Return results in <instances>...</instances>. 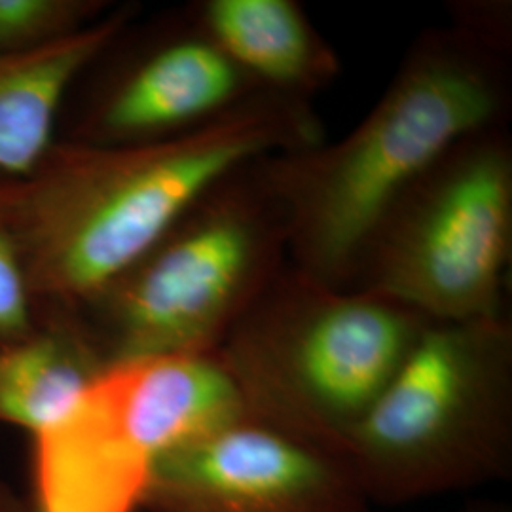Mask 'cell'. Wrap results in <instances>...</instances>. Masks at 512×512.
Returning <instances> with one entry per match:
<instances>
[{
	"mask_svg": "<svg viewBox=\"0 0 512 512\" xmlns=\"http://www.w3.org/2000/svg\"><path fill=\"white\" fill-rule=\"evenodd\" d=\"M323 141L313 101L262 90L158 141H54L25 177L0 179V219L38 310L82 313L224 175Z\"/></svg>",
	"mask_w": 512,
	"mask_h": 512,
	"instance_id": "6da1fadb",
	"label": "cell"
},
{
	"mask_svg": "<svg viewBox=\"0 0 512 512\" xmlns=\"http://www.w3.org/2000/svg\"><path fill=\"white\" fill-rule=\"evenodd\" d=\"M511 52L505 4L456 8L446 27L416 38L348 135L264 160L287 211L296 270L348 291L374 230L404 190L461 139L509 124Z\"/></svg>",
	"mask_w": 512,
	"mask_h": 512,
	"instance_id": "7a4b0ae2",
	"label": "cell"
},
{
	"mask_svg": "<svg viewBox=\"0 0 512 512\" xmlns=\"http://www.w3.org/2000/svg\"><path fill=\"white\" fill-rule=\"evenodd\" d=\"M427 323L384 298L327 287L287 262L215 355L249 420L334 458Z\"/></svg>",
	"mask_w": 512,
	"mask_h": 512,
	"instance_id": "3957f363",
	"label": "cell"
},
{
	"mask_svg": "<svg viewBox=\"0 0 512 512\" xmlns=\"http://www.w3.org/2000/svg\"><path fill=\"white\" fill-rule=\"evenodd\" d=\"M334 459L372 507L511 478V317L427 323Z\"/></svg>",
	"mask_w": 512,
	"mask_h": 512,
	"instance_id": "277c9868",
	"label": "cell"
},
{
	"mask_svg": "<svg viewBox=\"0 0 512 512\" xmlns=\"http://www.w3.org/2000/svg\"><path fill=\"white\" fill-rule=\"evenodd\" d=\"M266 158L213 184L82 311L109 365L215 353L287 266V211Z\"/></svg>",
	"mask_w": 512,
	"mask_h": 512,
	"instance_id": "5b68a950",
	"label": "cell"
},
{
	"mask_svg": "<svg viewBox=\"0 0 512 512\" xmlns=\"http://www.w3.org/2000/svg\"><path fill=\"white\" fill-rule=\"evenodd\" d=\"M512 253V137L476 131L448 148L393 203L348 291L431 323L507 317Z\"/></svg>",
	"mask_w": 512,
	"mask_h": 512,
	"instance_id": "8992f818",
	"label": "cell"
},
{
	"mask_svg": "<svg viewBox=\"0 0 512 512\" xmlns=\"http://www.w3.org/2000/svg\"><path fill=\"white\" fill-rule=\"evenodd\" d=\"M145 512H372L346 467L243 418L150 467Z\"/></svg>",
	"mask_w": 512,
	"mask_h": 512,
	"instance_id": "52a82bcc",
	"label": "cell"
},
{
	"mask_svg": "<svg viewBox=\"0 0 512 512\" xmlns=\"http://www.w3.org/2000/svg\"><path fill=\"white\" fill-rule=\"evenodd\" d=\"M76 404L150 465L247 418L238 387L215 353L112 363Z\"/></svg>",
	"mask_w": 512,
	"mask_h": 512,
	"instance_id": "ba28073f",
	"label": "cell"
},
{
	"mask_svg": "<svg viewBox=\"0 0 512 512\" xmlns=\"http://www.w3.org/2000/svg\"><path fill=\"white\" fill-rule=\"evenodd\" d=\"M262 92L203 33L194 16L183 33L143 55L99 101L84 141L145 143L200 128Z\"/></svg>",
	"mask_w": 512,
	"mask_h": 512,
	"instance_id": "9c48e42d",
	"label": "cell"
},
{
	"mask_svg": "<svg viewBox=\"0 0 512 512\" xmlns=\"http://www.w3.org/2000/svg\"><path fill=\"white\" fill-rule=\"evenodd\" d=\"M190 12L260 90L313 101L342 71L336 50L294 0H205Z\"/></svg>",
	"mask_w": 512,
	"mask_h": 512,
	"instance_id": "30bf717a",
	"label": "cell"
},
{
	"mask_svg": "<svg viewBox=\"0 0 512 512\" xmlns=\"http://www.w3.org/2000/svg\"><path fill=\"white\" fill-rule=\"evenodd\" d=\"M131 16V8H120L37 50L0 54V179L25 177L52 147L65 93L124 33Z\"/></svg>",
	"mask_w": 512,
	"mask_h": 512,
	"instance_id": "8fae6325",
	"label": "cell"
},
{
	"mask_svg": "<svg viewBox=\"0 0 512 512\" xmlns=\"http://www.w3.org/2000/svg\"><path fill=\"white\" fill-rule=\"evenodd\" d=\"M150 463L76 404L31 437V512H139Z\"/></svg>",
	"mask_w": 512,
	"mask_h": 512,
	"instance_id": "7c38bea8",
	"label": "cell"
},
{
	"mask_svg": "<svg viewBox=\"0 0 512 512\" xmlns=\"http://www.w3.org/2000/svg\"><path fill=\"white\" fill-rule=\"evenodd\" d=\"M109 366L78 311H40L37 327L0 344V423L31 437L63 420Z\"/></svg>",
	"mask_w": 512,
	"mask_h": 512,
	"instance_id": "4fadbf2b",
	"label": "cell"
},
{
	"mask_svg": "<svg viewBox=\"0 0 512 512\" xmlns=\"http://www.w3.org/2000/svg\"><path fill=\"white\" fill-rule=\"evenodd\" d=\"M105 2L0 0V54L37 50L101 18Z\"/></svg>",
	"mask_w": 512,
	"mask_h": 512,
	"instance_id": "5bb4252c",
	"label": "cell"
},
{
	"mask_svg": "<svg viewBox=\"0 0 512 512\" xmlns=\"http://www.w3.org/2000/svg\"><path fill=\"white\" fill-rule=\"evenodd\" d=\"M40 310L29 291L16 243L0 219V344L37 327Z\"/></svg>",
	"mask_w": 512,
	"mask_h": 512,
	"instance_id": "9a60e30c",
	"label": "cell"
},
{
	"mask_svg": "<svg viewBox=\"0 0 512 512\" xmlns=\"http://www.w3.org/2000/svg\"><path fill=\"white\" fill-rule=\"evenodd\" d=\"M0 512H31V507L12 494L8 486L0 482Z\"/></svg>",
	"mask_w": 512,
	"mask_h": 512,
	"instance_id": "2e32d148",
	"label": "cell"
},
{
	"mask_svg": "<svg viewBox=\"0 0 512 512\" xmlns=\"http://www.w3.org/2000/svg\"><path fill=\"white\" fill-rule=\"evenodd\" d=\"M461 512H511L507 507L499 505V503H476Z\"/></svg>",
	"mask_w": 512,
	"mask_h": 512,
	"instance_id": "e0dca14e",
	"label": "cell"
}]
</instances>
